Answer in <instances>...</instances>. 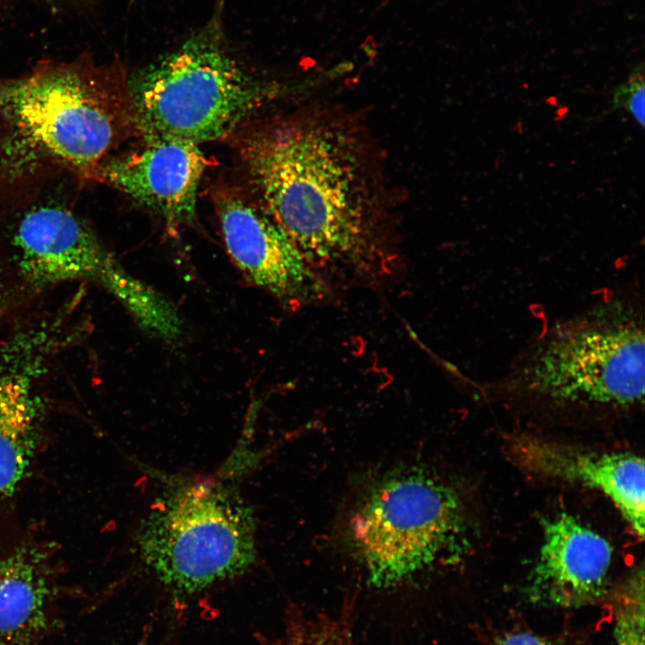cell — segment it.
<instances>
[{"label":"cell","mask_w":645,"mask_h":645,"mask_svg":"<svg viewBox=\"0 0 645 645\" xmlns=\"http://www.w3.org/2000/svg\"><path fill=\"white\" fill-rule=\"evenodd\" d=\"M237 150L262 208L333 290L378 287L399 254L375 213L359 146L345 128L314 116L252 127Z\"/></svg>","instance_id":"6da1fadb"},{"label":"cell","mask_w":645,"mask_h":645,"mask_svg":"<svg viewBox=\"0 0 645 645\" xmlns=\"http://www.w3.org/2000/svg\"><path fill=\"white\" fill-rule=\"evenodd\" d=\"M644 309L638 292L607 295L546 328L490 393L551 410H626L644 397Z\"/></svg>","instance_id":"7a4b0ae2"},{"label":"cell","mask_w":645,"mask_h":645,"mask_svg":"<svg viewBox=\"0 0 645 645\" xmlns=\"http://www.w3.org/2000/svg\"><path fill=\"white\" fill-rule=\"evenodd\" d=\"M0 116L86 179H93L108 153L137 131L122 68L86 57L42 63L21 76L0 78Z\"/></svg>","instance_id":"3957f363"},{"label":"cell","mask_w":645,"mask_h":645,"mask_svg":"<svg viewBox=\"0 0 645 645\" xmlns=\"http://www.w3.org/2000/svg\"><path fill=\"white\" fill-rule=\"evenodd\" d=\"M137 131L200 143L231 134L275 93L226 49L215 22L128 80Z\"/></svg>","instance_id":"277c9868"},{"label":"cell","mask_w":645,"mask_h":645,"mask_svg":"<svg viewBox=\"0 0 645 645\" xmlns=\"http://www.w3.org/2000/svg\"><path fill=\"white\" fill-rule=\"evenodd\" d=\"M255 528L250 504L231 488L185 483L155 502L137 543L164 585L190 594L250 568L256 559Z\"/></svg>","instance_id":"5b68a950"},{"label":"cell","mask_w":645,"mask_h":645,"mask_svg":"<svg viewBox=\"0 0 645 645\" xmlns=\"http://www.w3.org/2000/svg\"><path fill=\"white\" fill-rule=\"evenodd\" d=\"M352 531L370 582L382 588L460 552L465 521L450 487L411 473L376 486L357 512Z\"/></svg>","instance_id":"8992f818"},{"label":"cell","mask_w":645,"mask_h":645,"mask_svg":"<svg viewBox=\"0 0 645 645\" xmlns=\"http://www.w3.org/2000/svg\"><path fill=\"white\" fill-rule=\"evenodd\" d=\"M83 340L80 323L57 305L21 309L0 326V498L14 493L35 457L57 361Z\"/></svg>","instance_id":"52a82bcc"},{"label":"cell","mask_w":645,"mask_h":645,"mask_svg":"<svg viewBox=\"0 0 645 645\" xmlns=\"http://www.w3.org/2000/svg\"><path fill=\"white\" fill-rule=\"evenodd\" d=\"M0 261L24 305L60 288H108L124 268L93 229L71 210L42 204L0 228Z\"/></svg>","instance_id":"ba28073f"},{"label":"cell","mask_w":645,"mask_h":645,"mask_svg":"<svg viewBox=\"0 0 645 645\" xmlns=\"http://www.w3.org/2000/svg\"><path fill=\"white\" fill-rule=\"evenodd\" d=\"M213 202L227 253L246 281L293 311L335 294L262 207L229 188Z\"/></svg>","instance_id":"9c48e42d"},{"label":"cell","mask_w":645,"mask_h":645,"mask_svg":"<svg viewBox=\"0 0 645 645\" xmlns=\"http://www.w3.org/2000/svg\"><path fill=\"white\" fill-rule=\"evenodd\" d=\"M207 160L199 145L168 136L142 135L133 150L106 158L94 180L123 193L176 229L194 221Z\"/></svg>","instance_id":"30bf717a"},{"label":"cell","mask_w":645,"mask_h":645,"mask_svg":"<svg viewBox=\"0 0 645 645\" xmlns=\"http://www.w3.org/2000/svg\"><path fill=\"white\" fill-rule=\"evenodd\" d=\"M509 456L532 475L580 484L607 496L632 530L644 535L645 471L641 458L625 453H595L533 437L516 436Z\"/></svg>","instance_id":"8fae6325"},{"label":"cell","mask_w":645,"mask_h":645,"mask_svg":"<svg viewBox=\"0 0 645 645\" xmlns=\"http://www.w3.org/2000/svg\"><path fill=\"white\" fill-rule=\"evenodd\" d=\"M529 580V595L543 604L580 607L607 592L610 544L568 513L543 522V541Z\"/></svg>","instance_id":"7c38bea8"},{"label":"cell","mask_w":645,"mask_h":645,"mask_svg":"<svg viewBox=\"0 0 645 645\" xmlns=\"http://www.w3.org/2000/svg\"><path fill=\"white\" fill-rule=\"evenodd\" d=\"M48 551L25 543L0 555V645H17L45 624Z\"/></svg>","instance_id":"4fadbf2b"},{"label":"cell","mask_w":645,"mask_h":645,"mask_svg":"<svg viewBox=\"0 0 645 645\" xmlns=\"http://www.w3.org/2000/svg\"><path fill=\"white\" fill-rule=\"evenodd\" d=\"M615 645H644V574L632 572L613 592Z\"/></svg>","instance_id":"5bb4252c"},{"label":"cell","mask_w":645,"mask_h":645,"mask_svg":"<svg viewBox=\"0 0 645 645\" xmlns=\"http://www.w3.org/2000/svg\"><path fill=\"white\" fill-rule=\"evenodd\" d=\"M495 645H587L580 636L564 631L553 634H539L530 631L516 630L505 632Z\"/></svg>","instance_id":"9a60e30c"},{"label":"cell","mask_w":645,"mask_h":645,"mask_svg":"<svg viewBox=\"0 0 645 645\" xmlns=\"http://www.w3.org/2000/svg\"><path fill=\"white\" fill-rule=\"evenodd\" d=\"M644 78L643 68L632 73V76L615 94V102L617 106H624L635 120L644 125Z\"/></svg>","instance_id":"2e32d148"},{"label":"cell","mask_w":645,"mask_h":645,"mask_svg":"<svg viewBox=\"0 0 645 645\" xmlns=\"http://www.w3.org/2000/svg\"><path fill=\"white\" fill-rule=\"evenodd\" d=\"M26 306L11 277L0 261V326L14 313Z\"/></svg>","instance_id":"e0dca14e"},{"label":"cell","mask_w":645,"mask_h":645,"mask_svg":"<svg viewBox=\"0 0 645 645\" xmlns=\"http://www.w3.org/2000/svg\"><path fill=\"white\" fill-rule=\"evenodd\" d=\"M364 49L366 53L374 52L375 50V43L374 38L371 36L367 37L363 44Z\"/></svg>","instance_id":"ac0fdd59"},{"label":"cell","mask_w":645,"mask_h":645,"mask_svg":"<svg viewBox=\"0 0 645 645\" xmlns=\"http://www.w3.org/2000/svg\"><path fill=\"white\" fill-rule=\"evenodd\" d=\"M291 645H330V643H329V644H325L324 642H322V643H320V644H319V643L315 644V640H314V641H311L308 642V641H304L298 642V643H297V644L292 643Z\"/></svg>","instance_id":"d6986e66"}]
</instances>
